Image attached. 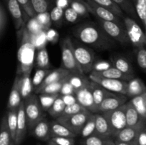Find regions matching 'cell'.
<instances>
[{
    "label": "cell",
    "instance_id": "1",
    "mask_svg": "<svg viewBox=\"0 0 146 145\" xmlns=\"http://www.w3.org/2000/svg\"><path fill=\"white\" fill-rule=\"evenodd\" d=\"M74 36L85 45L99 50H106L114 45V40L110 38L101 26L94 24H82L73 30Z\"/></svg>",
    "mask_w": 146,
    "mask_h": 145
},
{
    "label": "cell",
    "instance_id": "2",
    "mask_svg": "<svg viewBox=\"0 0 146 145\" xmlns=\"http://www.w3.org/2000/svg\"><path fill=\"white\" fill-rule=\"evenodd\" d=\"M35 45L32 39V34H30L26 26L23 28L21 45L17 52V75H30L36 61Z\"/></svg>",
    "mask_w": 146,
    "mask_h": 145
},
{
    "label": "cell",
    "instance_id": "3",
    "mask_svg": "<svg viewBox=\"0 0 146 145\" xmlns=\"http://www.w3.org/2000/svg\"><path fill=\"white\" fill-rule=\"evenodd\" d=\"M61 68L72 74H84L76 61L74 51V41L70 37H66L61 43ZM85 75V74H84Z\"/></svg>",
    "mask_w": 146,
    "mask_h": 145
},
{
    "label": "cell",
    "instance_id": "4",
    "mask_svg": "<svg viewBox=\"0 0 146 145\" xmlns=\"http://www.w3.org/2000/svg\"><path fill=\"white\" fill-rule=\"evenodd\" d=\"M24 105L27 125L30 129H32L38 122L45 117L44 110L41 107L38 98L34 94H31L24 100Z\"/></svg>",
    "mask_w": 146,
    "mask_h": 145
},
{
    "label": "cell",
    "instance_id": "5",
    "mask_svg": "<svg viewBox=\"0 0 146 145\" xmlns=\"http://www.w3.org/2000/svg\"><path fill=\"white\" fill-rule=\"evenodd\" d=\"M74 51L76 61L84 74H90L95 63V53L91 48L84 44L74 41Z\"/></svg>",
    "mask_w": 146,
    "mask_h": 145
},
{
    "label": "cell",
    "instance_id": "6",
    "mask_svg": "<svg viewBox=\"0 0 146 145\" xmlns=\"http://www.w3.org/2000/svg\"><path fill=\"white\" fill-rule=\"evenodd\" d=\"M94 113L86 110L71 115H62L57 118L58 122L66 127L69 130L76 135L81 134L83 127Z\"/></svg>",
    "mask_w": 146,
    "mask_h": 145
},
{
    "label": "cell",
    "instance_id": "7",
    "mask_svg": "<svg viewBox=\"0 0 146 145\" xmlns=\"http://www.w3.org/2000/svg\"><path fill=\"white\" fill-rule=\"evenodd\" d=\"M98 24L106 34L114 41L122 44L131 43L125 25L101 19H98Z\"/></svg>",
    "mask_w": 146,
    "mask_h": 145
},
{
    "label": "cell",
    "instance_id": "8",
    "mask_svg": "<svg viewBox=\"0 0 146 145\" xmlns=\"http://www.w3.org/2000/svg\"><path fill=\"white\" fill-rule=\"evenodd\" d=\"M125 109L126 103L118 109L102 113L109 123L113 137H115L122 129L127 127Z\"/></svg>",
    "mask_w": 146,
    "mask_h": 145
},
{
    "label": "cell",
    "instance_id": "9",
    "mask_svg": "<svg viewBox=\"0 0 146 145\" xmlns=\"http://www.w3.org/2000/svg\"><path fill=\"white\" fill-rule=\"evenodd\" d=\"M123 20L128 32L131 44L136 48L144 46L145 34L143 31L136 21L129 16H125Z\"/></svg>",
    "mask_w": 146,
    "mask_h": 145
},
{
    "label": "cell",
    "instance_id": "10",
    "mask_svg": "<svg viewBox=\"0 0 146 145\" xmlns=\"http://www.w3.org/2000/svg\"><path fill=\"white\" fill-rule=\"evenodd\" d=\"M88 78L102 85L104 88L108 90L110 92L126 95L128 85V81L101 78V77L95 76V75H91V74H89Z\"/></svg>",
    "mask_w": 146,
    "mask_h": 145
},
{
    "label": "cell",
    "instance_id": "11",
    "mask_svg": "<svg viewBox=\"0 0 146 145\" xmlns=\"http://www.w3.org/2000/svg\"><path fill=\"white\" fill-rule=\"evenodd\" d=\"M85 1L88 6L90 13L94 14L98 19L107 21H113V22L124 25V23L121 21V18H120L119 16H116L108 9L96 4L92 0H85Z\"/></svg>",
    "mask_w": 146,
    "mask_h": 145
},
{
    "label": "cell",
    "instance_id": "12",
    "mask_svg": "<svg viewBox=\"0 0 146 145\" xmlns=\"http://www.w3.org/2000/svg\"><path fill=\"white\" fill-rule=\"evenodd\" d=\"M76 96L77 98V102L81 104L83 107H84L87 110L90 111L94 114L98 113V111L94 104L92 88L91 85V80L86 86L76 92Z\"/></svg>",
    "mask_w": 146,
    "mask_h": 145
},
{
    "label": "cell",
    "instance_id": "13",
    "mask_svg": "<svg viewBox=\"0 0 146 145\" xmlns=\"http://www.w3.org/2000/svg\"><path fill=\"white\" fill-rule=\"evenodd\" d=\"M126 102V95L111 92L106 98L104 99L98 107V113H103L116 109L125 105Z\"/></svg>",
    "mask_w": 146,
    "mask_h": 145
},
{
    "label": "cell",
    "instance_id": "14",
    "mask_svg": "<svg viewBox=\"0 0 146 145\" xmlns=\"http://www.w3.org/2000/svg\"><path fill=\"white\" fill-rule=\"evenodd\" d=\"M7 10L14 21L17 31L25 27V21L23 16V9L17 0H4Z\"/></svg>",
    "mask_w": 146,
    "mask_h": 145
},
{
    "label": "cell",
    "instance_id": "15",
    "mask_svg": "<svg viewBox=\"0 0 146 145\" xmlns=\"http://www.w3.org/2000/svg\"><path fill=\"white\" fill-rule=\"evenodd\" d=\"M27 121L25 112L24 101H22L18 109V122H17V136L15 145H19L24 140L27 134Z\"/></svg>",
    "mask_w": 146,
    "mask_h": 145
},
{
    "label": "cell",
    "instance_id": "16",
    "mask_svg": "<svg viewBox=\"0 0 146 145\" xmlns=\"http://www.w3.org/2000/svg\"><path fill=\"white\" fill-rule=\"evenodd\" d=\"M126 115L127 126L134 127H141L145 125V120L141 117L139 112L137 111L135 107L131 104V102H126Z\"/></svg>",
    "mask_w": 146,
    "mask_h": 145
},
{
    "label": "cell",
    "instance_id": "17",
    "mask_svg": "<svg viewBox=\"0 0 146 145\" xmlns=\"http://www.w3.org/2000/svg\"><path fill=\"white\" fill-rule=\"evenodd\" d=\"M71 74V72L67 70L64 69L63 68H59L58 69H55L54 71H51V72L46 77L44 80L43 81L42 83L39 85V87L35 90V92L36 94H38L40 91L45 88L46 85H49V84L54 83V82H58L66 78L68 75Z\"/></svg>",
    "mask_w": 146,
    "mask_h": 145
},
{
    "label": "cell",
    "instance_id": "18",
    "mask_svg": "<svg viewBox=\"0 0 146 145\" xmlns=\"http://www.w3.org/2000/svg\"><path fill=\"white\" fill-rule=\"evenodd\" d=\"M144 127V126H143ZM141 127H128L124 128L115 136V141L137 145V139Z\"/></svg>",
    "mask_w": 146,
    "mask_h": 145
},
{
    "label": "cell",
    "instance_id": "19",
    "mask_svg": "<svg viewBox=\"0 0 146 145\" xmlns=\"http://www.w3.org/2000/svg\"><path fill=\"white\" fill-rule=\"evenodd\" d=\"M96 131L94 134L98 135L104 138L111 139L113 136L111 127L106 117L102 113L95 114Z\"/></svg>",
    "mask_w": 146,
    "mask_h": 145
},
{
    "label": "cell",
    "instance_id": "20",
    "mask_svg": "<svg viewBox=\"0 0 146 145\" xmlns=\"http://www.w3.org/2000/svg\"><path fill=\"white\" fill-rule=\"evenodd\" d=\"M20 75H17L14 81L12 88L10 92L9 97L8 103H7V108L9 110L19 109V107L21 103V95L20 92L19 87Z\"/></svg>",
    "mask_w": 146,
    "mask_h": 145
},
{
    "label": "cell",
    "instance_id": "21",
    "mask_svg": "<svg viewBox=\"0 0 146 145\" xmlns=\"http://www.w3.org/2000/svg\"><path fill=\"white\" fill-rule=\"evenodd\" d=\"M33 136L41 140H50L51 139L50 122L46 118L41 119L31 129Z\"/></svg>",
    "mask_w": 146,
    "mask_h": 145
},
{
    "label": "cell",
    "instance_id": "22",
    "mask_svg": "<svg viewBox=\"0 0 146 145\" xmlns=\"http://www.w3.org/2000/svg\"><path fill=\"white\" fill-rule=\"evenodd\" d=\"M91 75H95V76L101 77V78H109V79H117V80H121L125 81H130L131 79H133L135 77H132L131 75H128L127 74L123 73L115 68L114 66L111 67L109 69L106 70V71H101V72H91Z\"/></svg>",
    "mask_w": 146,
    "mask_h": 145
},
{
    "label": "cell",
    "instance_id": "23",
    "mask_svg": "<svg viewBox=\"0 0 146 145\" xmlns=\"http://www.w3.org/2000/svg\"><path fill=\"white\" fill-rule=\"evenodd\" d=\"M146 92V86L142 80L138 78H133L128 81V90H127L126 96L131 98L141 95Z\"/></svg>",
    "mask_w": 146,
    "mask_h": 145
},
{
    "label": "cell",
    "instance_id": "24",
    "mask_svg": "<svg viewBox=\"0 0 146 145\" xmlns=\"http://www.w3.org/2000/svg\"><path fill=\"white\" fill-rule=\"evenodd\" d=\"M91 85L92 88V93L94 96V104L96 107L98 113V107L101 104V102L104 100L112 92H110L108 90L104 88L102 85L91 80Z\"/></svg>",
    "mask_w": 146,
    "mask_h": 145
},
{
    "label": "cell",
    "instance_id": "25",
    "mask_svg": "<svg viewBox=\"0 0 146 145\" xmlns=\"http://www.w3.org/2000/svg\"><path fill=\"white\" fill-rule=\"evenodd\" d=\"M50 128H51V137L64 136V137L74 138L77 136L76 134L69 130L66 127L58 122L56 119L50 122Z\"/></svg>",
    "mask_w": 146,
    "mask_h": 145
},
{
    "label": "cell",
    "instance_id": "26",
    "mask_svg": "<svg viewBox=\"0 0 146 145\" xmlns=\"http://www.w3.org/2000/svg\"><path fill=\"white\" fill-rule=\"evenodd\" d=\"M0 129V145H15L9 128L7 115H4L2 117Z\"/></svg>",
    "mask_w": 146,
    "mask_h": 145
},
{
    "label": "cell",
    "instance_id": "27",
    "mask_svg": "<svg viewBox=\"0 0 146 145\" xmlns=\"http://www.w3.org/2000/svg\"><path fill=\"white\" fill-rule=\"evenodd\" d=\"M112 63L115 68L123 73L134 77V70L130 61L123 56H116L113 58Z\"/></svg>",
    "mask_w": 146,
    "mask_h": 145
},
{
    "label": "cell",
    "instance_id": "28",
    "mask_svg": "<svg viewBox=\"0 0 146 145\" xmlns=\"http://www.w3.org/2000/svg\"><path fill=\"white\" fill-rule=\"evenodd\" d=\"M19 87L21 98L25 100L31 95L34 86L32 80L30 78V75H24L20 76Z\"/></svg>",
    "mask_w": 146,
    "mask_h": 145
},
{
    "label": "cell",
    "instance_id": "29",
    "mask_svg": "<svg viewBox=\"0 0 146 145\" xmlns=\"http://www.w3.org/2000/svg\"><path fill=\"white\" fill-rule=\"evenodd\" d=\"M92 1L101 7L108 9L120 18H123L125 17L124 11H123L122 9L113 0H92Z\"/></svg>",
    "mask_w": 146,
    "mask_h": 145
},
{
    "label": "cell",
    "instance_id": "30",
    "mask_svg": "<svg viewBox=\"0 0 146 145\" xmlns=\"http://www.w3.org/2000/svg\"><path fill=\"white\" fill-rule=\"evenodd\" d=\"M67 80L74 87L76 90V92L86 86L90 82V79L86 78L84 74L71 73L67 78Z\"/></svg>",
    "mask_w": 146,
    "mask_h": 145
},
{
    "label": "cell",
    "instance_id": "31",
    "mask_svg": "<svg viewBox=\"0 0 146 145\" xmlns=\"http://www.w3.org/2000/svg\"><path fill=\"white\" fill-rule=\"evenodd\" d=\"M35 63L38 68L49 69V68L51 67V64H50L48 51H47L46 47L38 50L36 56Z\"/></svg>",
    "mask_w": 146,
    "mask_h": 145
},
{
    "label": "cell",
    "instance_id": "32",
    "mask_svg": "<svg viewBox=\"0 0 146 145\" xmlns=\"http://www.w3.org/2000/svg\"><path fill=\"white\" fill-rule=\"evenodd\" d=\"M7 115L9 128L10 132H11L12 139L15 143L17 130V122H18V109L9 110Z\"/></svg>",
    "mask_w": 146,
    "mask_h": 145
},
{
    "label": "cell",
    "instance_id": "33",
    "mask_svg": "<svg viewBox=\"0 0 146 145\" xmlns=\"http://www.w3.org/2000/svg\"><path fill=\"white\" fill-rule=\"evenodd\" d=\"M130 102L146 121V92L132 98Z\"/></svg>",
    "mask_w": 146,
    "mask_h": 145
},
{
    "label": "cell",
    "instance_id": "34",
    "mask_svg": "<svg viewBox=\"0 0 146 145\" xmlns=\"http://www.w3.org/2000/svg\"><path fill=\"white\" fill-rule=\"evenodd\" d=\"M60 96V93L56 94H46L41 93L39 94L38 99H39L41 107L44 111H48L53 104L54 103L56 100Z\"/></svg>",
    "mask_w": 146,
    "mask_h": 145
},
{
    "label": "cell",
    "instance_id": "35",
    "mask_svg": "<svg viewBox=\"0 0 146 145\" xmlns=\"http://www.w3.org/2000/svg\"><path fill=\"white\" fill-rule=\"evenodd\" d=\"M66 106V105L63 101L62 98H61V96H59L56 100L51 107L48 110V114L54 118L57 119L63 115Z\"/></svg>",
    "mask_w": 146,
    "mask_h": 145
},
{
    "label": "cell",
    "instance_id": "36",
    "mask_svg": "<svg viewBox=\"0 0 146 145\" xmlns=\"http://www.w3.org/2000/svg\"><path fill=\"white\" fill-rule=\"evenodd\" d=\"M70 7L74 9L80 16L88 17L89 16V9L85 0H71Z\"/></svg>",
    "mask_w": 146,
    "mask_h": 145
},
{
    "label": "cell",
    "instance_id": "37",
    "mask_svg": "<svg viewBox=\"0 0 146 145\" xmlns=\"http://www.w3.org/2000/svg\"><path fill=\"white\" fill-rule=\"evenodd\" d=\"M113 1L116 3L124 12L129 16H131V17L135 18L138 17L132 0H113Z\"/></svg>",
    "mask_w": 146,
    "mask_h": 145
},
{
    "label": "cell",
    "instance_id": "38",
    "mask_svg": "<svg viewBox=\"0 0 146 145\" xmlns=\"http://www.w3.org/2000/svg\"><path fill=\"white\" fill-rule=\"evenodd\" d=\"M96 131V116L95 114H93L92 116L88 119L86 123L83 127L81 134L83 138H87L88 136L94 135Z\"/></svg>",
    "mask_w": 146,
    "mask_h": 145
},
{
    "label": "cell",
    "instance_id": "39",
    "mask_svg": "<svg viewBox=\"0 0 146 145\" xmlns=\"http://www.w3.org/2000/svg\"><path fill=\"white\" fill-rule=\"evenodd\" d=\"M51 72V70L49 69H42V68H38L36 71L35 74L32 78V84L34 88L36 89L39 85H41L46 78V77ZM35 89V90H36Z\"/></svg>",
    "mask_w": 146,
    "mask_h": 145
},
{
    "label": "cell",
    "instance_id": "40",
    "mask_svg": "<svg viewBox=\"0 0 146 145\" xmlns=\"http://www.w3.org/2000/svg\"><path fill=\"white\" fill-rule=\"evenodd\" d=\"M111 139L109 138H104L98 135L94 134L87 138H84L81 141V145H105Z\"/></svg>",
    "mask_w": 146,
    "mask_h": 145
},
{
    "label": "cell",
    "instance_id": "41",
    "mask_svg": "<svg viewBox=\"0 0 146 145\" xmlns=\"http://www.w3.org/2000/svg\"><path fill=\"white\" fill-rule=\"evenodd\" d=\"M66 78H65V79L62 80L61 81H58V82H54V83H51V84H49V85H46L45 88H44L41 91H40V92L38 94L60 93V91H61V88H62L63 84L64 83V82H65Z\"/></svg>",
    "mask_w": 146,
    "mask_h": 145
},
{
    "label": "cell",
    "instance_id": "42",
    "mask_svg": "<svg viewBox=\"0 0 146 145\" xmlns=\"http://www.w3.org/2000/svg\"><path fill=\"white\" fill-rule=\"evenodd\" d=\"M26 28L28 30L29 32L32 34V35H37V34H40L41 31H44L41 24H39L38 21L37 20L36 17L30 18V19L27 22Z\"/></svg>",
    "mask_w": 146,
    "mask_h": 145
},
{
    "label": "cell",
    "instance_id": "43",
    "mask_svg": "<svg viewBox=\"0 0 146 145\" xmlns=\"http://www.w3.org/2000/svg\"><path fill=\"white\" fill-rule=\"evenodd\" d=\"M32 39L36 50H40L41 48H45L46 44L48 41L46 31H43L37 35H32Z\"/></svg>",
    "mask_w": 146,
    "mask_h": 145
},
{
    "label": "cell",
    "instance_id": "44",
    "mask_svg": "<svg viewBox=\"0 0 146 145\" xmlns=\"http://www.w3.org/2000/svg\"><path fill=\"white\" fill-rule=\"evenodd\" d=\"M36 18L38 21L39 24H41V27H42L43 30L45 31H47L48 29H50V27L51 26V16H50V13L48 11L44 13H41V14H38L36 15Z\"/></svg>",
    "mask_w": 146,
    "mask_h": 145
},
{
    "label": "cell",
    "instance_id": "45",
    "mask_svg": "<svg viewBox=\"0 0 146 145\" xmlns=\"http://www.w3.org/2000/svg\"><path fill=\"white\" fill-rule=\"evenodd\" d=\"M138 16L142 21L146 16V0H132Z\"/></svg>",
    "mask_w": 146,
    "mask_h": 145
},
{
    "label": "cell",
    "instance_id": "46",
    "mask_svg": "<svg viewBox=\"0 0 146 145\" xmlns=\"http://www.w3.org/2000/svg\"><path fill=\"white\" fill-rule=\"evenodd\" d=\"M51 19L52 23L55 24L56 25H58L62 21L63 18L64 17V9L59 7L56 6L52 9L50 12Z\"/></svg>",
    "mask_w": 146,
    "mask_h": 145
},
{
    "label": "cell",
    "instance_id": "47",
    "mask_svg": "<svg viewBox=\"0 0 146 145\" xmlns=\"http://www.w3.org/2000/svg\"><path fill=\"white\" fill-rule=\"evenodd\" d=\"M20 6L22 8L23 11L29 18H34L36 16V13L34 11L33 6L31 4V0H17Z\"/></svg>",
    "mask_w": 146,
    "mask_h": 145
},
{
    "label": "cell",
    "instance_id": "48",
    "mask_svg": "<svg viewBox=\"0 0 146 145\" xmlns=\"http://www.w3.org/2000/svg\"><path fill=\"white\" fill-rule=\"evenodd\" d=\"M87 109H86L84 107H83L78 102L74 103L71 105H66L64 109V113L62 115H75V114L80 113V112H84L86 111ZM61 115V116H62Z\"/></svg>",
    "mask_w": 146,
    "mask_h": 145
},
{
    "label": "cell",
    "instance_id": "49",
    "mask_svg": "<svg viewBox=\"0 0 146 145\" xmlns=\"http://www.w3.org/2000/svg\"><path fill=\"white\" fill-rule=\"evenodd\" d=\"M7 24V16L4 4H0V38L2 39Z\"/></svg>",
    "mask_w": 146,
    "mask_h": 145
},
{
    "label": "cell",
    "instance_id": "50",
    "mask_svg": "<svg viewBox=\"0 0 146 145\" xmlns=\"http://www.w3.org/2000/svg\"><path fill=\"white\" fill-rule=\"evenodd\" d=\"M31 1L36 14L46 12L48 11V4L46 0H31Z\"/></svg>",
    "mask_w": 146,
    "mask_h": 145
},
{
    "label": "cell",
    "instance_id": "51",
    "mask_svg": "<svg viewBox=\"0 0 146 145\" xmlns=\"http://www.w3.org/2000/svg\"><path fill=\"white\" fill-rule=\"evenodd\" d=\"M136 58L140 68L146 73V49L144 46L137 48Z\"/></svg>",
    "mask_w": 146,
    "mask_h": 145
},
{
    "label": "cell",
    "instance_id": "52",
    "mask_svg": "<svg viewBox=\"0 0 146 145\" xmlns=\"http://www.w3.org/2000/svg\"><path fill=\"white\" fill-rule=\"evenodd\" d=\"M113 66V65L112 62L106 61V60H98L94 63L92 71H94V72H101V71H106Z\"/></svg>",
    "mask_w": 146,
    "mask_h": 145
},
{
    "label": "cell",
    "instance_id": "53",
    "mask_svg": "<svg viewBox=\"0 0 146 145\" xmlns=\"http://www.w3.org/2000/svg\"><path fill=\"white\" fill-rule=\"evenodd\" d=\"M79 16L78 13L71 7L64 10V18L68 23H75L78 19Z\"/></svg>",
    "mask_w": 146,
    "mask_h": 145
},
{
    "label": "cell",
    "instance_id": "54",
    "mask_svg": "<svg viewBox=\"0 0 146 145\" xmlns=\"http://www.w3.org/2000/svg\"><path fill=\"white\" fill-rule=\"evenodd\" d=\"M58 145H74L75 140L71 137H64V136H54L50 139Z\"/></svg>",
    "mask_w": 146,
    "mask_h": 145
},
{
    "label": "cell",
    "instance_id": "55",
    "mask_svg": "<svg viewBox=\"0 0 146 145\" xmlns=\"http://www.w3.org/2000/svg\"><path fill=\"white\" fill-rule=\"evenodd\" d=\"M68 78V77H67ZM76 90L74 87L71 85V84L67 80V78L66 79L65 82L63 84L62 88L60 91V95H75Z\"/></svg>",
    "mask_w": 146,
    "mask_h": 145
},
{
    "label": "cell",
    "instance_id": "56",
    "mask_svg": "<svg viewBox=\"0 0 146 145\" xmlns=\"http://www.w3.org/2000/svg\"><path fill=\"white\" fill-rule=\"evenodd\" d=\"M137 145H146V126L143 127L140 130L137 139Z\"/></svg>",
    "mask_w": 146,
    "mask_h": 145
},
{
    "label": "cell",
    "instance_id": "57",
    "mask_svg": "<svg viewBox=\"0 0 146 145\" xmlns=\"http://www.w3.org/2000/svg\"><path fill=\"white\" fill-rule=\"evenodd\" d=\"M61 98H62L63 101L64 102L66 105H71L74 103H76L77 98L75 95H60Z\"/></svg>",
    "mask_w": 146,
    "mask_h": 145
},
{
    "label": "cell",
    "instance_id": "58",
    "mask_svg": "<svg viewBox=\"0 0 146 145\" xmlns=\"http://www.w3.org/2000/svg\"><path fill=\"white\" fill-rule=\"evenodd\" d=\"M46 36H47V40L48 41L52 43H56L58 41V34L57 31H56L54 29H48L46 31Z\"/></svg>",
    "mask_w": 146,
    "mask_h": 145
},
{
    "label": "cell",
    "instance_id": "59",
    "mask_svg": "<svg viewBox=\"0 0 146 145\" xmlns=\"http://www.w3.org/2000/svg\"><path fill=\"white\" fill-rule=\"evenodd\" d=\"M71 0H56V4L57 7L64 9V10L70 7Z\"/></svg>",
    "mask_w": 146,
    "mask_h": 145
},
{
    "label": "cell",
    "instance_id": "60",
    "mask_svg": "<svg viewBox=\"0 0 146 145\" xmlns=\"http://www.w3.org/2000/svg\"><path fill=\"white\" fill-rule=\"evenodd\" d=\"M115 142L116 145H135V144H133L125 143V142H118V141H115Z\"/></svg>",
    "mask_w": 146,
    "mask_h": 145
},
{
    "label": "cell",
    "instance_id": "61",
    "mask_svg": "<svg viewBox=\"0 0 146 145\" xmlns=\"http://www.w3.org/2000/svg\"><path fill=\"white\" fill-rule=\"evenodd\" d=\"M105 145H116L115 144V142H113V141L112 140V139H111V140L108 141V142H107L106 144Z\"/></svg>",
    "mask_w": 146,
    "mask_h": 145
},
{
    "label": "cell",
    "instance_id": "62",
    "mask_svg": "<svg viewBox=\"0 0 146 145\" xmlns=\"http://www.w3.org/2000/svg\"><path fill=\"white\" fill-rule=\"evenodd\" d=\"M48 145H58V144H56V143H54V142H51V140H49V141H48Z\"/></svg>",
    "mask_w": 146,
    "mask_h": 145
},
{
    "label": "cell",
    "instance_id": "63",
    "mask_svg": "<svg viewBox=\"0 0 146 145\" xmlns=\"http://www.w3.org/2000/svg\"><path fill=\"white\" fill-rule=\"evenodd\" d=\"M143 23L144 26H145V31H146V16L145 18V19L143 20Z\"/></svg>",
    "mask_w": 146,
    "mask_h": 145
},
{
    "label": "cell",
    "instance_id": "64",
    "mask_svg": "<svg viewBox=\"0 0 146 145\" xmlns=\"http://www.w3.org/2000/svg\"><path fill=\"white\" fill-rule=\"evenodd\" d=\"M145 45H146V31H145Z\"/></svg>",
    "mask_w": 146,
    "mask_h": 145
}]
</instances>
